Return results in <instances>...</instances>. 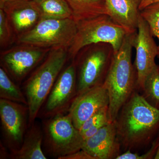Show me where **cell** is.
<instances>
[{
  "label": "cell",
  "mask_w": 159,
  "mask_h": 159,
  "mask_svg": "<svg viewBox=\"0 0 159 159\" xmlns=\"http://www.w3.org/2000/svg\"><path fill=\"white\" fill-rule=\"evenodd\" d=\"M121 146L131 150L147 145L159 131V109L135 91L115 121Z\"/></svg>",
  "instance_id": "cell-1"
},
{
  "label": "cell",
  "mask_w": 159,
  "mask_h": 159,
  "mask_svg": "<svg viewBox=\"0 0 159 159\" xmlns=\"http://www.w3.org/2000/svg\"><path fill=\"white\" fill-rule=\"evenodd\" d=\"M137 31L126 33L120 49L114 54L103 84L108 93V112L112 122H115L137 87V72L132 62V51Z\"/></svg>",
  "instance_id": "cell-2"
},
{
  "label": "cell",
  "mask_w": 159,
  "mask_h": 159,
  "mask_svg": "<svg viewBox=\"0 0 159 159\" xmlns=\"http://www.w3.org/2000/svg\"><path fill=\"white\" fill-rule=\"evenodd\" d=\"M68 49H51L39 65L22 84L29 109V127L34 122L69 57Z\"/></svg>",
  "instance_id": "cell-3"
},
{
  "label": "cell",
  "mask_w": 159,
  "mask_h": 159,
  "mask_svg": "<svg viewBox=\"0 0 159 159\" xmlns=\"http://www.w3.org/2000/svg\"><path fill=\"white\" fill-rule=\"evenodd\" d=\"M114 54L113 48L108 43L93 44L80 50L78 58L74 60L77 70V96L103 84Z\"/></svg>",
  "instance_id": "cell-4"
},
{
  "label": "cell",
  "mask_w": 159,
  "mask_h": 159,
  "mask_svg": "<svg viewBox=\"0 0 159 159\" xmlns=\"http://www.w3.org/2000/svg\"><path fill=\"white\" fill-rule=\"evenodd\" d=\"M77 23L74 18H42L30 30L20 34L19 43L44 49L70 47L77 34Z\"/></svg>",
  "instance_id": "cell-5"
},
{
  "label": "cell",
  "mask_w": 159,
  "mask_h": 159,
  "mask_svg": "<svg viewBox=\"0 0 159 159\" xmlns=\"http://www.w3.org/2000/svg\"><path fill=\"white\" fill-rule=\"evenodd\" d=\"M77 34L69 48V57L74 60L86 46L99 43H108L114 52L119 51L126 32L107 14L77 22Z\"/></svg>",
  "instance_id": "cell-6"
},
{
  "label": "cell",
  "mask_w": 159,
  "mask_h": 159,
  "mask_svg": "<svg viewBox=\"0 0 159 159\" xmlns=\"http://www.w3.org/2000/svg\"><path fill=\"white\" fill-rule=\"evenodd\" d=\"M41 125L43 150L49 156L61 159L82 149L84 139L68 113L43 119Z\"/></svg>",
  "instance_id": "cell-7"
},
{
  "label": "cell",
  "mask_w": 159,
  "mask_h": 159,
  "mask_svg": "<svg viewBox=\"0 0 159 159\" xmlns=\"http://www.w3.org/2000/svg\"><path fill=\"white\" fill-rule=\"evenodd\" d=\"M77 95V70L73 61L60 74L37 118L43 120L68 113Z\"/></svg>",
  "instance_id": "cell-8"
},
{
  "label": "cell",
  "mask_w": 159,
  "mask_h": 159,
  "mask_svg": "<svg viewBox=\"0 0 159 159\" xmlns=\"http://www.w3.org/2000/svg\"><path fill=\"white\" fill-rule=\"evenodd\" d=\"M2 142L9 152L21 147L29 128L28 106L0 99Z\"/></svg>",
  "instance_id": "cell-9"
},
{
  "label": "cell",
  "mask_w": 159,
  "mask_h": 159,
  "mask_svg": "<svg viewBox=\"0 0 159 159\" xmlns=\"http://www.w3.org/2000/svg\"><path fill=\"white\" fill-rule=\"evenodd\" d=\"M28 46L6 51L1 57L2 67L20 86L30 72L42 62L47 51L51 50Z\"/></svg>",
  "instance_id": "cell-10"
},
{
  "label": "cell",
  "mask_w": 159,
  "mask_h": 159,
  "mask_svg": "<svg viewBox=\"0 0 159 159\" xmlns=\"http://www.w3.org/2000/svg\"><path fill=\"white\" fill-rule=\"evenodd\" d=\"M153 37L148 23L140 14L133 44L136 50L134 64L137 72V87L140 89L142 90L146 77L157 65L155 58L158 49Z\"/></svg>",
  "instance_id": "cell-11"
},
{
  "label": "cell",
  "mask_w": 159,
  "mask_h": 159,
  "mask_svg": "<svg viewBox=\"0 0 159 159\" xmlns=\"http://www.w3.org/2000/svg\"><path fill=\"white\" fill-rule=\"evenodd\" d=\"M109 104L107 90L103 84L98 85L77 96L68 113L74 126L79 130L89 118Z\"/></svg>",
  "instance_id": "cell-12"
},
{
  "label": "cell",
  "mask_w": 159,
  "mask_h": 159,
  "mask_svg": "<svg viewBox=\"0 0 159 159\" xmlns=\"http://www.w3.org/2000/svg\"><path fill=\"white\" fill-rule=\"evenodd\" d=\"M121 146L114 122L84 140L82 149L94 159H116L120 154Z\"/></svg>",
  "instance_id": "cell-13"
},
{
  "label": "cell",
  "mask_w": 159,
  "mask_h": 159,
  "mask_svg": "<svg viewBox=\"0 0 159 159\" xmlns=\"http://www.w3.org/2000/svg\"><path fill=\"white\" fill-rule=\"evenodd\" d=\"M18 33L30 30L41 19L39 8L34 0H12L0 6Z\"/></svg>",
  "instance_id": "cell-14"
},
{
  "label": "cell",
  "mask_w": 159,
  "mask_h": 159,
  "mask_svg": "<svg viewBox=\"0 0 159 159\" xmlns=\"http://www.w3.org/2000/svg\"><path fill=\"white\" fill-rule=\"evenodd\" d=\"M108 15L126 33L138 31L142 0H105Z\"/></svg>",
  "instance_id": "cell-15"
},
{
  "label": "cell",
  "mask_w": 159,
  "mask_h": 159,
  "mask_svg": "<svg viewBox=\"0 0 159 159\" xmlns=\"http://www.w3.org/2000/svg\"><path fill=\"white\" fill-rule=\"evenodd\" d=\"M43 139L42 125L35 120L27 129L21 147L10 152L9 159H48L43 150Z\"/></svg>",
  "instance_id": "cell-16"
},
{
  "label": "cell",
  "mask_w": 159,
  "mask_h": 159,
  "mask_svg": "<svg viewBox=\"0 0 159 159\" xmlns=\"http://www.w3.org/2000/svg\"><path fill=\"white\" fill-rule=\"evenodd\" d=\"M78 22L102 14H107L105 0H66Z\"/></svg>",
  "instance_id": "cell-17"
},
{
  "label": "cell",
  "mask_w": 159,
  "mask_h": 159,
  "mask_svg": "<svg viewBox=\"0 0 159 159\" xmlns=\"http://www.w3.org/2000/svg\"><path fill=\"white\" fill-rule=\"evenodd\" d=\"M34 1L39 8L42 18L63 19L74 18L73 11L66 0Z\"/></svg>",
  "instance_id": "cell-18"
},
{
  "label": "cell",
  "mask_w": 159,
  "mask_h": 159,
  "mask_svg": "<svg viewBox=\"0 0 159 159\" xmlns=\"http://www.w3.org/2000/svg\"><path fill=\"white\" fill-rule=\"evenodd\" d=\"M0 99L28 106L22 89L10 78L2 67L0 68Z\"/></svg>",
  "instance_id": "cell-19"
},
{
  "label": "cell",
  "mask_w": 159,
  "mask_h": 159,
  "mask_svg": "<svg viewBox=\"0 0 159 159\" xmlns=\"http://www.w3.org/2000/svg\"><path fill=\"white\" fill-rule=\"evenodd\" d=\"M111 122L107 107L100 110L89 118L83 124L79 130L85 140L97 133L104 125Z\"/></svg>",
  "instance_id": "cell-20"
},
{
  "label": "cell",
  "mask_w": 159,
  "mask_h": 159,
  "mask_svg": "<svg viewBox=\"0 0 159 159\" xmlns=\"http://www.w3.org/2000/svg\"><path fill=\"white\" fill-rule=\"evenodd\" d=\"M142 90L143 96L152 106L159 109V70L157 65L146 77Z\"/></svg>",
  "instance_id": "cell-21"
},
{
  "label": "cell",
  "mask_w": 159,
  "mask_h": 159,
  "mask_svg": "<svg viewBox=\"0 0 159 159\" xmlns=\"http://www.w3.org/2000/svg\"><path fill=\"white\" fill-rule=\"evenodd\" d=\"M140 14L148 23L154 37L158 39V52L157 57L159 58V2L146 6L141 10Z\"/></svg>",
  "instance_id": "cell-22"
},
{
  "label": "cell",
  "mask_w": 159,
  "mask_h": 159,
  "mask_svg": "<svg viewBox=\"0 0 159 159\" xmlns=\"http://www.w3.org/2000/svg\"><path fill=\"white\" fill-rule=\"evenodd\" d=\"M11 29L8 16L2 9H0V43L1 47L8 45L11 40Z\"/></svg>",
  "instance_id": "cell-23"
},
{
  "label": "cell",
  "mask_w": 159,
  "mask_h": 159,
  "mask_svg": "<svg viewBox=\"0 0 159 159\" xmlns=\"http://www.w3.org/2000/svg\"><path fill=\"white\" fill-rule=\"evenodd\" d=\"M61 159H94L85 151L80 149L69 155L62 157Z\"/></svg>",
  "instance_id": "cell-24"
},
{
  "label": "cell",
  "mask_w": 159,
  "mask_h": 159,
  "mask_svg": "<svg viewBox=\"0 0 159 159\" xmlns=\"http://www.w3.org/2000/svg\"><path fill=\"white\" fill-rule=\"evenodd\" d=\"M0 146V159H9V153H8L6 149L7 147L3 144L2 142V141H1Z\"/></svg>",
  "instance_id": "cell-25"
},
{
  "label": "cell",
  "mask_w": 159,
  "mask_h": 159,
  "mask_svg": "<svg viewBox=\"0 0 159 159\" xmlns=\"http://www.w3.org/2000/svg\"><path fill=\"white\" fill-rule=\"evenodd\" d=\"M158 2H159V0H142L141 5L139 7V9L141 11L148 5Z\"/></svg>",
  "instance_id": "cell-26"
},
{
  "label": "cell",
  "mask_w": 159,
  "mask_h": 159,
  "mask_svg": "<svg viewBox=\"0 0 159 159\" xmlns=\"http://www.w3.org/2000/svg\"><path fill=\"white\" fill-rule=\"evenodd\" d=\"M158 148L157 150L156 154L154 157L155 159H159V131L158 132Z\"/></svg>",
  "instance_id": "cell-27"
},
{
  "label": "cell",
  "mask_w": 159,
  "mask_h": 159,
  "mask_svg": "<svg viewBox=\"0 0 159 159\" xmlns=\"http://www.w3.org/2000/svg\"><path fill=\"white\" fill-rule=\"evenodd\" d=\"M11 1H12V0H0V6H2L3 4H5V3Z\"/></svg>",
  "instance_id": "cell-28"
},
{
  "label": "cell",
  "mask_w": 159,
  "mask_h": 159,
  "mask_svg": "<svg viewBox=\"0 0 159 159\" xmlns=\"http://www.w3.org/2000/svg\"><path fill=\"white\" fill-rule=\"evenodd\" d=\"M158 68H159V65H158Z\"/></svg>",
  "instance_id": "cell-29"
}]
</instances>
